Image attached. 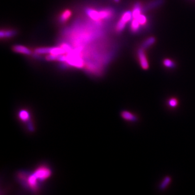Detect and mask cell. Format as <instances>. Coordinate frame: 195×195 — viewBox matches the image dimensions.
<instances>
[{"mask_svg": "<svg viewBox=\"0 0 195 195\" xmlns=\"http://www.w3.org/2000/svg\"><path fill=\"white\" fill-rule=\"evenodd\" d=\"M52 170L47 165H40L32 172L21 171L17 174L20 183L26 190L35 193L40 190L41 184L51 176Z\"/></svg>", "mask_w": 195, "mask_h": 195, "instance_id": "1", "label": "cell"}, {"mask_svg": "<svg viewBox=\"0 0 195 195\" xmlns=\"http://www.w3.org/2000/svg\"><path fill=\"white\" fill-rule=\"evenodd\" d=\"M138 54V56L139 60V63L141 64V67H142V68L144 69H147L149 68V63L147 61L146 56L145 54L144 49L142 48H141L139 49L137 52Z\"/></svg>", "mask_w": 195, "mask_h": 195, "instance_id": "2", "label": "cell"}, {"mask_svg": "<svg viewBox=\"0 0 195 195\" xmlns=\"http://www.w3.org/2000/svg\"><path fill=\"white\" fill-rule=\"evenodd\" d=\"M13 50L14 52L20 54H24V55H30L32 54V51L29 48L26 47L24 46L15 45L13 47Z\"/></svg>", "mask_w": 195, "mask_h": 195, "instance_id": "3", "label": "cell"}, {"mask_svg": "<svg viewBox=\"0 0 195 195\" xmlns=\"http://www.w3.org/2000/svg\"><path fill=\"white\" fill-rule=\"evenodd\" d=\"M121 116L122 118L126 121H136L137 120V117L132 113L130 112L128 110H123L121 113Z\"/></svg>", "mask_w": 195, "mask_h": 195, "instance_id": "4", "label": "cell"}, {"mask_svg": "<svg viewBox=\"0 0 195 195\" xmlns=\"http://www.w3.org/2000/svg\"><path fill=\"white\" fill-rule=\"evenodd\" d=\"M18 117L20 121L26 123V122H27V121H28L30 118V113L27 110L22 109L18 113Z\"/></svg>", "mask_w": 195, "mask_h": 195, "instance_id": "5", "label": "cell"}, {"mask_svg": "<svg viewBox=\"0 0 195 195\" xmlns=\"http://www.w3.org/2000/svg\"><path fill=\"white\" fill-rule=\"evenodd\" d=\"M86 14L89 17L95 21H99L101 20L100 18L99 12L94 9H88L86 11Z\"/></svg>", "mask_w": 195, "mask_h": 195, "instance_id": "6", "label": "cell"}, {"mask_svg": "<svg viewBox=\"0 0 195 195\" xmlns=\"http://www.w3.org/2000/svg\"><path fill=\"white\" fill-rule=\"evenodd\" d=\"M113 11L111 9H106L99 11V16L100 19L108 20L112 17Z\"/></svg>", "mask_w": 195, "mask_h": 195, "instance_id": "7", "label": "cell"}, {"mask_svg": "<svg viewBox=\"0 0 195 195\" xmlns=\"http://www.w3.org/2000/svg\"><path fill=\"white\" fill-rule=\"evenodd\" d=\"M16 34H17V32L15 30H1V32H0V37H1V39L8 38V37L9 38V37H11L15 36Z\"/></svg>", "mask_w": 195, "mask_h": 195, "instance_id": "8", "label": "cell"}, {"mask_svg": "<svg viewBox=\"0 0 195 195\" xmlns=\"http://www.w3.org/2000/svg\"><path fill=\"white\" fill-rule=\"evenodd\" d=\"M71 11L69 9H66L61 13L60 18H59V21L61 23H65L69 19L70 17L71 16Z\"/></svg>", "mask_w": 195, "mask_h": 195, "instance_id": "9", "label": "cell"}, {"mask_svg": "<svg viewBox=\"0 0 195 195\" xmlns=\"http://www.w3.org/2000/svg\"><path fill=\"white\" fill-rule=\"evenodd\" d=\"M164 0H154L151 2H150L149 4H147V6L146 7V9H151L154 8L156 7H158L160 6L161 4L163 3Z\"/></svg>", "mask_w": 195, "mask_h": 195, "instance_id": "10", "label": "cell"}, {"mask_svg": "<svg viewBox=\"0 0 195 195\" xmlns=\"http://www.w3.org/2000/svg\"><path fill=\"white\" fill-rule=\"evenodd\" d=\"M66 53L65 50L61 47H50V54H54V55H61L64 54Z\"/></svg>", "mask_w": 195, "mask_h": 195, "instance_id": "11", "label": "cell"}, {"mask_svg": "<svg viewBox=\"0 0 195 195\" xmlns=\"http://www.w3.org/2000/svg\"><path fill=\"white\" fill-rule=\"evenodd\" d=\"M140 26L141 24H139L138 21L136 19H133L131 24V30L132 32H137L139 30Z\"/></svg>", "mask_w": 195, "mask_h": 195, "instance_id": "12", "label": "cell"}, {"mask_svg": "<svg viewBox=\"0 0 195 195\" xmlns=\"http://www.w3.org/2000/svg\"><path fill=\"white\" fill-rule=\"evenodd\" d=\"M156 42V39L154 37H150L149 38L146 39L142 44L141 47L143 49H145L149 47L150 46L152 45Z\"/></svg>", "mask_w": 195, "mask_h": 195, "instance_id": "13", "label": "cell"}, {"mask_svg": "<svg viewBox=\"0 0 195 195\" xmlns=\"http://www.w3.org/2000/svg\"><path fill=\"white\" fill-rule=\"evenodd\" d=\"M126 24H127V22L125 21L121 18L119 20V21L118 22L116 27H115V30L117 31V32H121L125 27Z\"/></svg>", "mask_w": 195, "mask_h": 195, "instance_id": "14", "label": "cell"}, {"mask_svg": "<svg viewBox=\"0 0 195 195\" xmlns=\"http://www.w3.org/2000/svg\"><path fill=\"white\" fill-rule=\"evenodd\" d=\"M141 5L138 3L135 5L134 9L132 11V18H136L139 16L141 14Z\"/></svg>", "mask_w": 195, "mask_h": 195, "instance_id": "15", "label": "cell"}, {"mask_svg": "<svg viewBox=\"0 0 195 195\" xmlns=\"http://www.w3.org/2000/svg\"><path fill=\"white\" fill-rule=\"evenodd\" d=\"M50 47L37 48L35 50V52L37 54H50Z\"/></svg>", "mask_w": 195, "mask_h": 195, "instance_id": "16", "label": "cell"}, {"mask_svg": "<svg viewBox=\"0 0 195 195\" xmlns=\"http://www.w3.org/2000/svg\"><path fill=\"white\" fill-rule=\"evenodd\" d=\"M171 182V178L170 177H166L164 180H162V184L160 185V188L161 190H164L167 188L169 183Z\"/></svg>", "mask_w": 195, "mask_h": 195, "instance_id": "17", "label": "cell"}, {"mask_svg": "<svg viewBox=\"0 0 195 195\" xmlns=\"http://www.w3.org/2000/svg\"><path fill=\"white\" fill-rule=\"evenodd\" d=\"M133 19L137 20L139 22V24H141V25H144L147 22L146 17L144 15H142L141 14L136 18H133Z\"/></svg>", "mask_w": 195, "mask_h": 195, "instance_id": "18", "label": "cell"}, {"mask_svg": "<svg viewBox=\"0 0 195 195\" xmlns=\"http://www.w3.org/2000/svg\"><path fill=\"white\" fill-rule=\"evenodd\" d=\"M163 63L165 67L168 68H174L175 67V63L170 59H165L163 61Z\"/></svg>", "mask_w": 195, "mask_h": 195, "instance_id": "19", "label": "cell"}, {"mask_svg": "<svg viewBox=\"0 0 195 195\" xmlns=\"http://www.w3.org/2000/svg\"><path fill=\"white\" fill-rule=\"evenodd\" d=\"M169 106L172 107H175L176 106H177L178 104V100L176 98H171L169 100Z\"/></svg>", "mask_w": 195, "mask_h": 195, "instance_id": "20", "label": "cell"}, {"mask_svg": "<svg viewBox=\"0 0 195 195\" xmlns=\"http://www.w3.org/2000/svg\"><path fill=\"white\" fill-rule=\"evenodd\" d=\"M58 55H54V54H50L46 57V58L47 61L57 60V58H58Z\"/></svg>", "mask_w": 195, "mask_h": 195, "instance_id": "21", "label": "cell"}, {"mask_svg": "<svg viewBox=\"0 0 195 195\" xmlns=\"http://www.w3.org/2000/svg\"><path fill=\"white\" fill-rule=\"evenodd\" d=\"M61 47L63 48V50H65V51L67 52H70L71 50V48L70 47V46L68 45H67L66 43H63V45L61 46Z\"/></svg>", "mask_w": 195, "mask_h": 195, "instance_id": "22", "label": "cell"}, {"mask_svg": "<svg viewBox=\"0 0 195 195\" xmlns=\"http://www.w3.org/2000/svg\"><path fill=\"white\" fill-rule=\"evenodd\" d=\"M114 1H115V2H116V3H118V2H120V0H114Z\"/></svg>", "mask_w": 195, "mask_h": 195, "instance_id": "23", "label": "cell"}]
</instances>
